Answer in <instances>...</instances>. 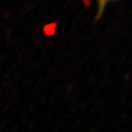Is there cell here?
Segmentation results:
<instances>
[{
	"label": "cell",
	"instance_id": "obj_1",
	"mask_svg": "<svg viewBox=\"0 0 132 132\" xmlns=\"http://www.w3.org/2000/svg\"><path fill=\"white\" fill-rule=\"evenodd\" d=\"M111 1V0H97V3H98V12L96 15L97 18H99L102 15L103 11H104V8L106 7L108 3Z\"/></svg>",
	"mask_w": 132,
	"mask_h": 132
}]
</instances>
